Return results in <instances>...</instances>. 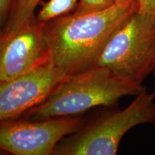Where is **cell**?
Here are the masks:
<instances>
[{
  "mask_svg": "<svg viewBox=\"0 0 155 155\" xmlns=\"http://www.w3.org/2000/svg\"><path fill=\"white\" fill-rule=\"evenodd\" d=\"M139 8V0H129L101 11L66 15L44 23L50 61L68 75L95 66L112 35Z\"/></svg>",
  "mask_w": 155,
  "mask_h": 155,
  "instance_id": "cell-1",
  "label": "cell"
},
{
  "mask_svg": "<svg viewBox=\"0 0 155 155\" xmlns=\"http://www.w3.org/2000/svg\"><path fill=\"white\" fill-rule=\"evenodd\" d=\"M146 88L116 74L108 68L94 66L69 75L49 96L26 112L28 119L38 121L75 116L96 106H108L126 96H137Z\"/></svg>",
  "mask_w": 155,
  "mask_h": 155,
  "instance_id": "cell-2",
  "label": "cell"
},
{
  "mask_svg": "<svg viewBox=\"0 0 155 155\" xmlns=\"http://www.w3.org/2000/svg\"><path fill=\"white\" fill-rule=\"evenodd\" d=\"M155 122V90L141 92L124 109L102 116L84 125L55 147L56 155H114L128 131Z\"/></svg>",
  "mask_w": 155,
  "mask_h": 155,
  "instance_id": "cell-3",
  "label": "cell"
},
{
  "mask_svg": "<svg viewBox=\"0 0 155 155\" xmlns=\"http://www.w3.org/2000/svg\"><path fill=\"white\" fill-rule=\"evenodd\" d=\"M95 66L142 84L155 71V9L131 15L108 40Z\"/></svg>",
  "mask_w": 155,
  "mask_h": 155,
  "instance_id": "cell-4",
  "label": "cell"
},
{
  "mask_svg": "<svg viewBox=\"0 0 155 155\" xmlns=\"http://www.w3.org/2000/svg\"><path fill=\"white\" fill-rule=\"evenodd\" d=\"M73 116L38 121L11 119L0 121V151L15 155H50L68 135L84 125Z\"/></svg>",
  "mask_w": 155,
  "mask_h": 155,
  "instance_id": "cell-5",
  "label": "cell"
},
{
  "mask_svg": "<svg viewBox=\"0 0 155 155\" xmlns=\"http://www.w3.org/2000/svg\"><path fill=\"white\" fill-rule=\"evenodd\" d=\"M68 75L48 61L0 83V121L15 119L43 102Z\"/></svg>",
  "mask_w": 155,
  "mask_h": 155,
  "instance_id": "cell-6",
  "label": "cell"
},
{
  "mask_svg": "<svg viewBox=\"0 0 155 155\" xmlns=\"http://www.w3.org/2000/svg\"><path fill=\"white\" fill-rule=\"evenodd\" d=\"M48 61L44 23L35 19L23 28L1 34L0 83L19 76Z\"/></svg>",
  "mask_w": 155,
  "mask_h": 155,
  "instance_id": "cell-7",
  "label": "cell"
},
{
  "mask_svg": "<svg viewBox=\"0 0 155 155\" xmlns=\"http://www.w3.org/2000/svg\"><path fill=\"white\" fill-rule=\"evenodd\" d=\"M40 0H15L13 3L5 32H9L26 26L35 19V11Z\"/></svg>",
  "mask_w": 155,
  "mask_h": 155,
  "instance_id": "cell-8",
  "label": "cell"
},
{
  "mask_svg": "<svg viewBox=\"0 0 155 155\" xmlns=\"http://www.w3.org/2000/svg\"><path fill=\"white\" fill-rule=\"evenodd\" d=\"M77 5V0H49L42 6L36 19L40 22H48L68 15L76 9Z\"/></svg>",
  "mask_w": 155,
  "mask_h": 155,
  "instance_id": "cell-9",
  "label": "cell"
},
{
  "mask_svg": "<svg viewBox=\"0 0 155 155\" xmlns=\"http://www.w3.org/2000/svg\"><path fill=\"white\" fill-rule=\"evenodd\" d=\"M113 0H79L73 14L85 15L109 8L114 5Z\"/></svg>",
  "mask_w": 155,
  "mask_h": 155,
  "instance_id": "cell-10",
  "label": "cell"
},
{
  "mask_svg": "<svg viewBox=\"0 0 155 155\" xmlns=\"http://www.w3.org/2000/svg\"><path fill=\"white\" fill-rule=\"evenodd\" d=\"M15 0H0V25L9 14Z\"/></svg>",
  "mask_w": 155,
  "mask_h": 155,
  "instance_id": "cell-11",
  "label": "cell"
},
{
  "mask_svg": "<svg viewBox=\"0 0 155 155\" xmlns=\"http://www.w3.org/2000/svg\"><path fill=\"white\" fill-rule=\"evenodd\" d=\"M139 11L145 12L155 9V0H139Z\"/></svg>",
  "mask_w": 155,
  "mask_h": 155,
  "instance_id": "cell-12",
  "label": "cell"
},
{
  "mask_svg": "<svg viewBox=\"0 0 155 155\" xmlns=\"http://www.w3.org/2000/svg\"><path fill=\"white\" fill-rule=\"evenodd\" d=\"M114 2L116 4V3H124V2H127L129 1V0H113Z\"/></svg>",
  "mask_w": 155,
  "mask_h": 155,
  "instance_id": "cell-13",
  "label": "cell"
},
{
  "mask_svg": "<svg viewBox=\"0 0 155 155\" xmlns=\"http://www.w3.org/2000/svg\"><path fill=\"white\" fill-rule=\"evenodd\" d=\"M0 38H1V35H0Z\"/></svg>",
  "mask_w": 155,
  "mask_h": 155,
  "instance_id": "cell-14",
  "label": "cell"
},
{
  "mask_svg": "<svg viewBox=\"0 0 155 155\" xmlns=\"http://www.w3.org/2000/svg\"><path fill=\"white\" fill-rule=\"evenodd\" d=\"M0 152H1V151H0Z\"/></svg>",
  "mask_w": 155,
  "mask_h": 155,
  "instance_id": "cell-15",
  "label": "cell"
}]
</instances>
